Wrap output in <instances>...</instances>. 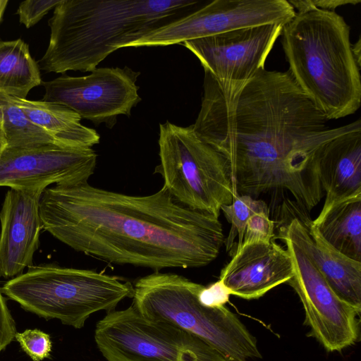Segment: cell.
Listing matches in <instances>:
<instances>
[{
  "mask_svg": "<svg viewBox=\"0 0 361 361\" xmlns=\"http://www.w3.org/2000/svg\"><path fill=\"white\" fill-rule=\"evenodd\" d=\"M160 164L163 187L172 197L190 209L219 218L221 206L230 204L236 194L224 157L201 139L192 125H159Z\"/></svg>",
  "mask_w": 361,
  "mask_h": 361,
  "instance_id": "cell-7",
  "label": "cell"
},
{
  "mask_svg": "<svg viewBox=\"0 0 361 361\" xmlns=\"http://www.w3.org/2000/svg\"><path fill=\"white\" fill-rule=\"evenodd\" d=\"M281 35L290 75L325 118L356 112L361 103L360 66L344 18L317 8L296 12Z\"/></svg>",
  "mask_w": 361,
  "mask_h": 361,
  "instance_id": "cell-4",
  "label": "cell"
},
{
  "mask_svg": "<svg viewBox=\"0 0 361 361\" xmlns=\"http://www.w3.org/2000/svg\"><path fill=\"white\" fill-rule=\"evenodd\" d=\"M42 82L28 45L20 39L0 41V94L26 99L29 92Z\"/></svg>",
  "mask_w": 361,
  "mask_h": 361,
  "instance_id": "cell-20",
  "label": "cell"
},
{
  "mask_svg": "<svg viewBox=\"0 0 361 361\" xmlns=\"http://www.w3.org/2000/svg\"><path fill=\"white\" fill-rule=\"evenodd\" d=\"M8 2V0H0V22L1 20L5 9L7 6Z\"/></svg>",
  "mask_w": 361,
  "mask_h": 361,
  "instance_id": "cell-31",
  "label": "cell"
},
{
  "mask_svg": "<svg viewBox=\"0 0 361 361\" xmlns=\"http://www.w3.org/2000/svg\"><path fill=\"white\" fill-rule=\"evenodd\" d=\"M295 13L288 0H214L127 47H164L240 28L285 25Z\"/></svg>",
  "mask_w": 361,
  "mask_h": 361,
  "instance_id": "cell-11",
  "label": "cell"
},
{
  "mask_svg": "<svg viewBox=\"0 0 361 361\" xmlns=\"http://www.w3.org/2000/svg\"><path fill=\"white\" fill-rule=\"evenodd\" d=\"M293 273L290 253L274 239L269 243L241 246L221 269L219 279L231 295L252 300L287 283Z\"/></svg>",
  "mask_w": 361,
  "mask_h": 361,
  "instance_id": "cell-15",
  "label": "cell"
},
{
  "mask_svg": "<svg viewBox=\"0 0 361 361\" xmlns=\"http://www.w3.org/2000/svg\"><path fill=\"white\" fill-rule=\"evenodd\" d=\"M287 247L293 269L287 282L299 296L305 310V324L329 352L341 351L359 336L360 309L340 298L307 256L288 238L279 235Z\"/></svg>",
  "mask_w": 361,
  "mask_h": 361,
  "instance_id": "cell-10",
  "label": "cell"
},
{
  "mask_svg": "<svg viewBox=\"0 0 361 361\" xmlns=\"http://www.w3.org/2000/svg\"><path fill=\"white\" fill-rule=\"evenodd\" d=\"M202 6L197 0H62L37 65L47 73L92 72L114 51Z\"/></svg>",
  "mask_w": 361,
  "mask_h": 361,
  "instance_id": "cell-3",
  "label": "cell"
},
{
  "mask_svg": "<svg viewBox=\"0 0 361 361\" xmlns=\"http://www.w3.org/2000/svg\"><path fill=\"white\" fill-rule=\"evenodd\" d=\"M269 210L258 212L248 219L242 246L269 243L274 240V222L269 217Z\"/></svg>",
  "mask_w": 361,
  "mask_h": 361,
  "instance_id": "cell-24",
  "label": "cell"
},
{
  "mask_svg": "<svg viewBox=\"0 0 361 361\" xmlns=\"http://www.w3.org/2000/svg\"><path fill=\"white\" fill-rule=\"evenodd\" d=\"M7 147L6 139L3 129L2 121L0 119V152Z\"/></svg>",
  "mask_w": 361,
  "mask_h": 361,
  "instance_id": "cell-30",
  "label": "cell"
},
{
  "mask_svg": "<svg viewBox=\"0 0 361 361\" xmlns=\"http://www.w3.org/2000/svg\"><path fill=\"white\" fill-rule=\"evenodd\" d=\"M319 168L326 197L318 216L339 201L361 195L360 119L349 123L344 131L322 145Z\"/></svg>",
  "mask_w": 361,
  "mask_h": 361,
  "instance_id": "cell-17",
  "label": "cell"
},
{
  "mask_svg": "<svg viewBox=\"0 0 361 361\" xmlns=\"http://www.w3.org/2000/svg\"><path fill=\"white\" fill-rule=\"evenodd\" d=\"M361 40L359 37L357 42L355 44H352V51L353 54L354 55V57L358 63L359 66H360V61H361Z\"/></svg>",
  "mask_w": 361,
  "mask_h": 361,
  "instance_id": "cell-29",
  "label": "cell"
},
{
  "mask_svg": "<svg viewBox=\"0 0 361 361\" xmlns=\"http://www.w3.org/2000/svg\"><path fill=\"white\" fill-rule=\"evenodd\" d=\"M8 97L23 111L33 124L45 131L59 145L87 149L99 143L100 136L97 131L83 126L80 115L71 109L42 100Z\"/></svg>",
  "mask_w": 361,
  "mask_h": 361,
  "instance_id": "cell-18",
  "label": "cell"
},
{
  "mask_svg": "<svg viewBox=\"0 0 361 361\" xmlns=\"http://www.w3.org/2000/svg\"><path fill=\"white\" fill-rule=\"evenodd\" d=\"M97 154L92 149L58 145L18 148L0 152V186L10 188L87 183L94 173Z\"/></svg>",
  "mask_w": 361,
  "mask_h": 361,
  "instance_id": "cell-13",
  "label": "cell"
},
{
  "mask_svg": "<svg viewBox=\"0 0 361 361\" xmlns=\"http://www.w3.org/2000/svg\"><path fill=\"white\" fill-rule=\"evenodd\" d=\"M94 340L107 361H226L198 337L142 317L131 305L97 322Z\"/></svg>",
  "mask_w": 361,
  "mask_h": 361,
  "instance_id": "cell-8",
  "label": "cell"
},
{
  "mask_svg": "<svg viewBox=\"0 0 361 361\" xmlns=\"http://www.w3.org/2000/svg\"><path fill=\"white\" fill-rule=\"evenodd\" d=\"M1 290L25 311L81 329L93 313L111 312L133 298L134 289L128 281L95 270L42 265L12 278Z\"/></svg>",
  "mask_w": 361,
  "mask_h": 361,
  "instance_id": "cell-6",
  "label": "cell"
},
{
  "mask_svg": "<svg viewBox=\"0 0 361 361\" xmlns=\"http://www.w3.org/2000/svg\"><path fill=\"white\" fill-rule=\"evenodd\" d=\"M267 210L269 208L264 200L255 199L247 195H237L230 204L221 206V211L231 224L228 235L224 239L227 252H231L236 238L238 242L233 254L241 247L250 217L256 212Z\"/></svg>",
  "mask_w": 361,
  "mask_h": 361,
  "instance_id": "cell-22",
  "label": "cell"
},
{
  "mask_svg": "<svg viewBox=\"0 0 361 361\" xmlns=\"http://www.w3.org/2000/svg\"><path fill=\"white\" fill-rule=\"evenodd\" d=\"M0 119L8 147L29 148L50 145L60 146L45 131L33 124L18 106L7 96L1 94Z\"/></svg>",
  "mask_w": 361,
  "mask_h": 361,
  "instance_id": "cell-21",
  "label": "cell"
},
{
  "mask_svg": "<svg viewBox=\"0 0 361 361\" xmlns=\"http://www.w3.org/2000/svg\"><path fill=\"white\" fill-rule=\"evenodd\" d=\"M203 285L174 273H154L133 285L132 305L145 318L162 321L198 337L226 361L260 358L256 338L226 306L207 307L198 300Z\"/></svg>",
  "mask_w": 361,
  "mask_h": 361,
  "instance_id": "cell-5",
  "label": "cell"
},
{
  "mask_svg": "<svg viewBox=\"0 0 361 361\" xmlns=\"http://www.w3.org/2000/svg\"><path fill=\"white\" fill-rule=\"evenodd\" d=\"M327 121L288 70L264 68L240 85H221L204 73L192 126L225 159L236 195L286 191L310 212L324 195L320 149L348 127L330 129Z\"/></svg>",
  "mask_w": 361,
  "mask_h": 361,
  "instance_id": "cell-1",
  "label": "cell"
},
{
  "mask_svg": "<svg viewBox=\"0 0 361 361\" xmlns=\"http://www.w3.org/2000/svg\"><path fill=\"white\" fill-rule=\"evenodd\" d=\"M42 228L99 260L159 271L213 262L224 243L219 218L177 202L162 187L137 196L90 185H56L39 199Z\"/></svg>",
  "mask_w": 361,
  "mask_h": 361,
  "instance_id": "cell-2",
  "label": "cell"
},
{
  "mask_svg": "<svg viewBox=\"0 0 361 361\" xmlns=\"http://www.w3.org/2000/svg\"><path fill=\"white\" fill-rule=\"evenodd\" d=\"M14 339L33 361H42L51 357L52 342L48 334L37 329H26L16 332Z\"/></svg>",
  "mask_w": 361,
  "mask_h": 361,
  "instance_id": "cell-23",
  "label": "cell"
},
{
  "mask_svg": "<svg viewBox=\"0 0 361 361\" xmlns=\"http://www.w3.org/2000/svg\"><path fill=\"white\" fill-rule=\"evenodd\" d=\"M2 294L0 288V353L13 341L17 332L15 321Z\"/></svg>",
  "mask_w": 361,
  "mask_h": 361,
  "instance_id": "cell-27",
  "label": "cell"
},
{
  "mask_svg": "<svg viewBox=\"0 0 361 361\" xmlns=\"http://www.w3.org/2000/svg\"><path fill=\"white\" fill-rule=\"evenodd\" d=\"M279 235L288 238L300 247L335 293L361 310V262L336 250L311 222L307 226L297 217L282 226Z\"/></svg>",
  "mask_w": 361,
  "mask_h": 361,
  "instance_id": "cell-16",
  "label": "cell"
},
{
  "mask_svg": "<svg viewBox=\"0 0 361 361\" xmlns=\"http://www.w3.org/2000/svg\"><path fill=\"white\" fill-rule=\"evenodd\" d=\"M289 4L297 9V13L305 12L313 8L334 11L338 7L345 5H356L360 0H288Z\"/></svg>",
  "mask_w": 361,
  "mask_h": 361,
  "instance_id": "cell-28",
  "label": "cell"
},
{
  "mask_svg": "<svg viewBox=\"0 0 361 361\" xmlns=\"http://www.w3.org/2000/svg\"><path fill=\"white\" fill-rule=\"evenodd\" d=\"M283 26L267 24L240 28L182 44L217 82L240 85L264 68Z\"/></svg>",
  "mask_w": 361,
  "mask_h": 361,
  "instance_id": "cell-12",
  "label": "cell"
},
{
  "mask_svg": "<svg viewBox=\"0 0 361 361\" xmlns=\"http://www.w3.org/2000/svg\"><path fill=\"white\" fill-rule=\"evenodd\" d=\"M311 224L333 247L361 262V195L334 204Z\"/></svg>",
  "mask_w": 361,
  "mask_h": 361,
  "instance_id": "cell-19",
  "label": "cell"
},
{
  "mask_svg": "<svg viewBox=\"0 0 361 361\" xmlns=\"http://www.w3.org/2000/svg\"><path fill=\"white\" fill-rule=\"evenodd\" d=\"M231 295V290L221 279H219L208 286H203L197 298L202 305L214 308L225 306Z\"/></svg>",
  "mask_w": 361,
  "mask_h": 361,
  "instance_id": "cell-26",
  "label": "cell"
},
{
  "mask_svg": "<svg viewBox=\"0 0 361 361\" xmlns=\"http://www.w3.org/2000/svg\"><path fill=\"white\" fill-rule=\"evenodd\" d=\"M62 0H27L20 4L17 10L19 20L27 28L37 23Z\"/></svg>",
  "mask_w": 361,
  "mask_h": 361,
  "instance_id": "cell-25",
  "label": "cell"
},
{
  "mask_svg": "<svg viewBox=\"0 0 361 361\" xmlns=\"http://www.w3.org/2000/svg\"><path fill=\"white\" fill-rule=\"evenodd\" d=\"M140 73L128 66L97 68L90 75H63L43 82L42 101L65 106L92 121L112 128L119 115L130 116L141 101L136 82Z\"/></svg>",
  "mask_w": 361,
  "mask_h": 361,
  "instance_id": "cell-9",
  "label": "cell"
},
{
  "mask_svg": "<svg viewBox=\"0 0 361 361\" xmlns=\"http://www.w3.org/2000/svg\"><path fill=\"white\" fill-rule=\"evenodd\" d=\"M45 187L10 188L0 213V276L14 278L32 267L42 228L39 199Z\"/></svg>",
  "mask_w": 361,
  "mask_h": 361,
  "instance_id": "cell-14",
  "label": "cell"
}]
</instances>
